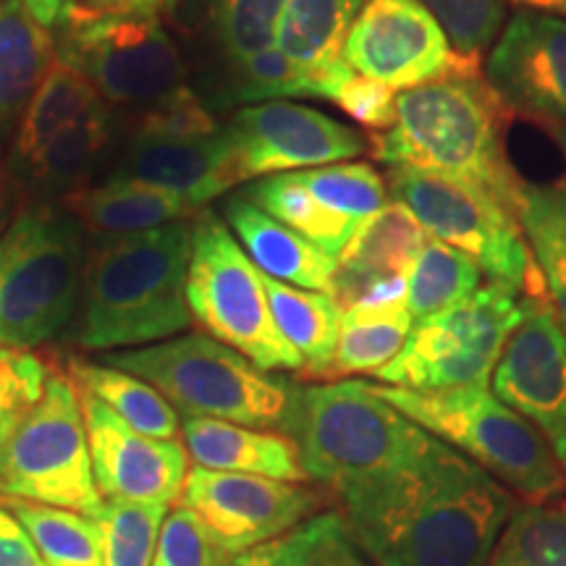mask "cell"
I'll use <instances>...</instances> for the list:
<instances>
[{
  "mask_svg": "<svg viewBox=\"0 0 566 566\" xmlns=\"http://www.w3.org/2000/svg\"><path fill=\"white\" fill-rule=\"evenodd\" d=\"M342 504L354 548L378 566H485L514 514L512 493L436 436Z\"/></svg>",
  "mask_w": 566,
  "mask_h": 566,
  "instance_id": "6da1fadb",
  "label": "cell"
},
{
  "mask_svg": "<svg viewBox=\"0 0 566 566\" xmlns=\"http://www.w3.org/2000/svg\"><path fill=\"white\" fill-rule=\"evenodd\" d=\"M509 111L483 76H449L399 92L391 129L367 139L388 168L472 184L514 210L525 179L506 160Z\"/></svg>",
  "mask_w": 566,
  "mask_h": 566,
  "instance_id": "7a4b0ae2",
  "label": "cell"
},
{
  "mask_svg": "<svg viewBox=\"0 0 566 566\" xmlns=\"http://www.w3.org/2000/svg\"><path fill=\"white\" fill-rule=\"evenodd\" d=\"M192 242L195 226L179 221L103 244L84 273L76 342L84 349H139L187 331Z\"/></svg>",
  "mask_w": 566,
  "mask_h": 566,
  "instance_id": "3957f363",
  "label": "cell"
},
{
  "mask_svg": "<svg viewBox=\"0 0 566 566\" xmlns=\"http://www.w3.org/2000/svg\"><path fill=\"white\" fill-rule=\"evenodd\" d=\"M103 365L145 380L184 417H208L292 436L302 386L268 373L205 334L105 354Z\"/></svg>",
  "mask_w": 566,
  "mask_h": 566,
  "instance_id": "277c9868",
  "label": "cell"
},
{
  "mask_svg": "<svg viewBox=\"0 0 566 566\" xmlns=\"http://www.w3.org/2000/svg\"><path fill=\"white\" fill-rule=\"evenodd\" d=\"M289 438L307 478L346 499L412 462L430 433L380 399L373 384L336 380L302 388Z\"/></svg>",
  "mask_w": 566,
  "mask_h": 566,
  "instance_id": "5b68a950",
  "label": "cell"
},
{
  "mask_svg": "<svg viewBox=\"0 0 566 566\" xmlns=\"http://www.w3.org/2000/svg\"><path fill=\"white\" fill-rule=\"evenodd\" d=\"M373 388L394 409L438 441L449 443L514 493L533 501H548L566 491V472L546 438L493 391H488V386L451 391Z\"/></svg>",
  "mask_w": 566,
  "mask_h": 566,
  "instance_id": "8992f818",
  "label": "cell"
},
{
  "mask_svg": "<svg viewBox=\"0 0 566 566\" xmlns=\"http://www.w3.org/2000/svg\"><path fill=\"white\" fill-rule=\"evenodd\" d=\"M82 226L59 208H32L0 237V346L30 352L74 315L87 273Z\"/></svg>",
  "mask_w": 566,
  "mask_h": 566,
  "instance_id": "52a82bcc",
  "label": "cell"
},
{
  "mask_svg": "<svg viewBox=\"0 0 566 566\" xmlns=\"http://www.w3.org/2000/svg\"><path fill=\"white\" fill-rule=\"evenodd\" d=\"M386 187L388 197L405 205L428 237L475 260L480 271L527 300H546V283L525 231L499 197L472 184L399 166L388 168Z\"/></svg>",
  "mask_w": 566,
  "mask_h": 566,
  "instance_id": "ba28073f",
  "label": "cell"
},
{
  "mask_svg": "<svg viewBox=\"0 0 566 566\" xmlns=\"http://www.w3.org/2000/svg\"><path fill=\"white\" fill-rule=\"evenodd\" d=\"M187 304L197 321L250 363L275 370H302V357L275 328L263 273L247 258L229 226L212 212L195 223L192 260L187 275Z\"/></svg>",
  "mask_w": 566,
  "mask_h": 566,
  "instance_id": "9c48e42d",
  "label": "cell"
},
{
  "mask_svg": "<svg viewBox=\"0 0 566 566\" xmlns=\"http://www.w3.org/2000/svg\"><path fill=\"white\" fill-rule=\"evenodd\" d=\"M0 501H30L87 516L103 506L80 388L69 375L51 373L42 399L0 449Z\"/></svg>",
  "mask_w": 566,
  "mask_h": 566,
  "instance_id": "30bf717a",
  "label": "cell"
},
{
  "mask_svg": "<svg viewBox=\"0 0 566 566\" xmlns=\"http://www.w3.org/2000/svg\"><path fill=\"white\" fill-rule=\"evenodd\" d=\"M525 313V296L491 281L454 307L422 317L405 349L375 378L412 391L485 386Z\"/></svg>",
  "mask_w": 566,
  "mask_h": 566,
  "instance_id": "8fae6325",
  "label": "cell"
},
{
  "mask_svg": "<svg viewBox=\"0 0 566 566\" xmlns=\"http://www.w3.org/2000/svg\"><path fill=\"white\" fill-rule=\"evenodd\" d=\"M59 24L61 61L80 71L103 103L150 108L187 87L181 53L160 19L71 6Z\"/></svg>",
  "mask_w": 566,
  "mask_h": 566,
  "instance_id": "7c38bea8",
  "label": "cell"
},
{
  "mask_svg": "<svg viewBox=\"0 0 566 566\" xmlns=\"http://www.w3.org/2000/svg\"><path fill=\"white\" fill-rule=\"evenodd\" d=\"M342 59L354 74L394 92L449 76H480V63L459 59L420 0H367L346 34Z\"/></svg>",
  "mask_w": 566,
  "mask_h": 566,
  "instance_id": "4fadbf2b",
  "label": "cell"
},
{
  "mask_svg": "<svg viewBox=\"0 0 566 566\" xmlns=\"http://www.w3.org/2000/svg\"><path fill=\"white\" fill-rule=\"evenodd\" d=\"M237 160V181L307 171L359 158L370 139L325 113L286 101L242 108L223 126Z\"/></svg>",
  "mask_w": 566,
  "mask_h": 566,
  "instance_id": "5bb4252c",
  "label": "cell"
},
{
  "mask_svg": "<svg viewBox=\"0 0 566 566\" xmlns=\"http://www.w3.org/2000/svg\"><path fill=\"white\" fill-rule=\"evenodd\" d=\"M181 504L200 516L226 551L239 556L315 516L321 495L302 483L192 467Z\"/></svg>",
  "mask_w": 566,
  "mask_h": 566,
  "instance_id": "9a60e30c",
  "label": "cell"
},
{
  "mask_svg": "<svg viewBox=\"0 0 566 566\" xmlns=\"http://www.w3.org/2000/svg\"><path fill=\"white\" fill-rule=\"evenodd\" d=\"M493 394L546 438L566 472V334L546 300H527L493 370Z\"/></svg>",
  "mask_w": 566,
  "mask_h": 566,
  "instance_id": "2e32d148",
  "label": "cell"
},
{
  "mask_svg": "<svg viewBox=\"0 0 566 566\" xmlns=\"http://www.w3.org/2000/svg\"><path fill=\"white\" fill-rule=\"evenodd\" d=\"M95 485L103 501L168 504L181 499L189 454L179 438L142 436L95 396L80 391Z\"/></svg>",
  "mask_w": 566,
  "mask_h": 566,
  "instance_id": "e0dca14e",
  "label": "cell"
},
{
  "mask_svg": "<svg viewBox=\"0 0 566 566\" xmlns=\"http://www.w3.org/2000/svg\"><path fill=\"white\" fill-rule=\"evenodd\" d=\"M485 76L512 111L566 126V19L516 13L488 53Z\"/></svg>",
  "mask_w": 566,
  "mask_h": 566,
  "instance_id": "ac0fdd59",
  "label": "cell"
},
{
  "mask_svg": "<svg viewBox=\"0 0 566 566\" xmlns=\"http://www.w3.org/2000/svg\"><path fill=\"white\" fill-rule=\"evenodd\" d=\"M428 231L401 202H388L359 226L336 258L331 296L344 310L405 304L407 275Z\"/></svg>",
  "mask_w": 566,
  "mask_h": 566,
  "instance_id": "d6986e66",
  "label": "cell"
},
{
  "mask_svg": "<svg viewBox=\"0 0 566 566\" xmlns=\"http://www.w3.org/2000/svg\"><path fill=\"white\" fill-rule=\"evenodd\" d=\"M116 176L150 184L200 210L237 184V160L226 129L184 139L134 134Z\"/></svg>",
  "mask_w": 566,
  "mask_h": 566,
  "instance_id": "ffe728a7",
  "label": "cell"
},
{
  "mask_svg": "<svg viewBox=\"0 0 566 566\" xmlns=\"http://www.w3.org/2000/svg\"><path fill=\"white\" fill-rule=\"evenodd\" d=\"M181 436L189 459L202 470L260 475L286 480V483L310 480L302 467L300 449L289 436L208 420V417H184Z\"/></svg>",
  "mask_w": 566,
  "mask_h": 566,
  "instance_id": "44dd1931",
  "label": "cell"
},
{
  "mask_svg": "<svg viewBox=\"0 0 566 566\" xmlns=\"http://www.w3.org/2000/svg\"><path fill=\"white\" fill-rule=\"evenodd\" d=\"M226 221L260 273L307 292L331 294L336 260L310 244L294 229L275 221L244 195L226 202Z\"/></svg>",
  "mask_w": 566,
  "mask_h": 566,
  "instance_id": "7402d4cb",
  "label": "cell"
},
{
  "mask_svg": "<svg viewBox=\"0 0 566 566\" xmlns=\"http://www.w3.org/2000/svg\"><path fill=\"white\" fill-rule=\"evenodd\" d=\"M55 63V42L21 0H0V126L24 111Z\"/></svg>",
  "mask_w": 566,
  "mask_h": 566,
  "instance_id": "603a6c76",
  "label": "cell"
},
{
  "mask_svg": "<svg viewBox=\"0 0 566 566\" xmlns=\"http://www.w3.org/2000/svg\"><path fill=\"white\" fill-rule=\"evenodd\" d=\"M265 294L271 302L275 328L286 344L302 357V370L310 375H331L342 328V307L325 292H307L292 283L275 281L263 273Z\"/></svg>",
  "mask_w": 566,
  "mask_h": 566,
  "instance_id": "cb8c5ba5",
  "label": "cell"
},
{
  "mask_svg": "<svg viewBox=\"0 0 566 566\" xmlns=\"http://www.w3.org/2000/svg\"><path fill=\"white\" fill-rule=\"evenodd\" d=\"M74 210L92 229L129 237L163 229L192 216V208L171 192L124 176H111L101 187L74 197Z\"/></svg>",
  "mask_w": 566,
  "mask_h": 566,
  "instance_id": "d4e9b609",
  "label": "cell"
},
{
  "mask_svg": "<svg viewBox=\"0 0 566 566\" xmlns=\"http://www.w3.org/2000/svg\"><path fill=\"white\" fill-rule=\"evenodd\" d=\"M537 271L546 283V302L566 334V184L525 181L514 205Z\"/></svg>",
  "mask_w": 566,
  "mask_h": 566,
  "instance_id": "484cf974",
  "label": "cell"
},
{
  "mask_svg": "<svg viewBox=\"0 0 566 566\" xmlns=\"http://www.w3.org/2000/svg\"><path fill=\"white\" fill-rule=\"evenodd\" d=\"M69 378L84 394L101 399L111 412H116L126 424L142 436L174 441L181 433L179 412L158 388L145 384L137 375H129L103 363L71 359Z\"/></svg>",
  "mask_w": 566,
  "mask_h": 566,
  "instance_id": "4316f807",
  "label": "cell"
},
{
  "mask_svg": "<svg viewBox=\"0 0 566 566\" xmlns=\"http://www.w3.org/2000/svg\"><path fill=\"white\" fill-rule=\"evenodd\" d=\"M367 0H283L275 48L304 69H331Z\"/></svg>",
  "mask_w": 566,
  "mask_h": 566,
  "instance_id": "83f0119b",
  "label": "cell"
},
{
  "mask_svg": "<svg viewBox=\"0 0 566 566\" xmlns=\"http://www.w3.org/2000/svg\"><path fill=\"white\" fill-rule=\"evenodd\" d=\"M412 328L405 304L344 310L331 375H378L399 357Z\"/></svg>",
  "mask_w": 566,
  "mask_h": 566,
  "instance_id": "f1b7e54d",
  "label": "cell"
},
{
  "mask_svg": "<svg viewBox=\"0 0 566 566\" xmlns=\"http://www.w3.org/2000/svg\"><path fill=\"white\" fill-rule=\"evenodd\" d=\"M244 197L334 260L346 250V244L363 226L323 208L294 171L265 176L252 184Z\"/></svg>",
  "mask_w": 566,
  "mask_h": 566,
  "instance_id": "f546056e",
  "label": "cell"
},
{
  "mask_svg": "<svg viewBox=\"0 0 566 566\" xmlns=\"http://www.w3.org/2000/svg\"><path fill=\"white\" fill-rule=\"evenodd\" d=\"M101 105H105L103 97L80 71L66 66L63 61H55L21 111V124L17 139H13V160L27 163L63 126Z\"/></svg>",
  "mask_w": 566,
  "mask_h": 566,
  "instance_id": "4dcf8cb0",
  "label": "cell"
},
{
  "mask_svg": "<svg viewBox=\"0 0 566 566\" xmlns=\"http://www.w3.org/2000/svg\"><path fill=\"white\" fill-rule=\"evenodd\" d=\"M349 66L338 61L336 66L315 71L304 69L292 59H286L279 48L263 51L252 59L231 63L229 95L239 103H271L279 97L315 95L331 101L338 82L349 74Z\"/></svg>",
  "mask_w": 566,
  "mask_h": 566,
  "instance_id": "1f68e13d",
  "label": "cell"
},
{
  "mask_svg": "<svg viewBox=\"0 0 566 566\" xmlns=\"http://www.w3.org/2000/svg\"><path fill=\"white\" fill-rule=\"evenodd\" d=\"M480 279H483V271L475 265V260L428 237L409 268L405 307L415 321H422L475 294Z\"/></svg>",
  "mask_w": 566,
  "mask_h": 566,
  "instance_id": "d6a6232c",
  "label": "cell"
},
{
  "mask_svg": "<svg viewBox=\"0 0 566 566\" xmlns=\"http://www.w3.org/2000/svg\"><path fill=\"white\" fill-rule=\"evenodd\" d=\"M0 506L30 533L48 566H103L101 533L92 516L30 501H0Z\"/></svg>",
  "mask_w": 566,
  "mask_h": 566,
  "instance_id": "836d02e7",
  "label": "cell"
},
{
  "mask_svg": "<svg viewBox=\"0 0 566 566\" xmlns=\"http://www.w3.org/2000/svg\"><path fill=\"white\" fill-rule=\"evenodd\" d=\"M354 551L342 512L310 516L275 541L233 556L231 566H344Z\"/></svg>",
  "mask_w": 566,
  "mask_h": 566,
  "instance_id": "e575fe53",
  "label": "cell"
},
{
  "mask_svg": "<svg viewBox=\"0 0 566 566\" xmlns=\"http://www.w3.org/2000/svg\"><path fill=\"white\" fill-rule=\"evenodd\" d=\"M485 566H566V504L516 509Z\"/></svg>",
  "mask_w": 566,
  "mask_h": 566,
  "instance_id": "d590c367",
  "label": "cell"
},
{
  "mask_svg": "<svg viewBox=\"0 0 566 566\" xmlns=\"http://www.w3.org/2000/svg\"><path fill=\"white\" fill-rule=\"evenodd\" d=\"M168 512V504L103 501L92 514L101 533L103 566H153Z\"/></svg>",
  "mask_w": 566,
  "mask_h": 566,
  "instance_id": "8d00e7d4",
  "label": "cell"
},
{
  "mask_svg": "<svg viewBox=\"0 0 566 566\" xmlns=\"http://www.w3.org/2000/svg\"><path fill=\"white\" fill-rule=\"evenodd\" d=\"M111 132V113L101 105V108L84 113L76 122L63 126L24 166L30 168L32 179L40 187L59 189L87 171L97 155L103 153V147L108 145Z\"/></svg>",
  "mask_w": 566,
  "mask_h": 566,
  "instance_id": "74e56055",
  "label": "cell"
},
{
  "mask_svg": "<svg viewBox=\"0 0 566 566\" xmlns=\"http://www.w3.org/2000/svg\"><path fill=\"white\" fill-rule=\"evenodd\" d=\"M294 174L323 208L354 223H365L391 202L386 179L370 163H331Z\"/></svg>",
  "mask_w": 566,
  "mask_h": 566,
  "instance_id": "f35d334b",
  "label": "cell"
},
{
  "mask_svg": "<svg viewBox=\"0 0 566 566\" xmlns=\"http://www.w3.org/2000/svg\"><path fill=\"white\" fill-rule=\"evenodd\" d=\"M283 0H216L212 21L231 63L271 51L279 40Z\"/></svg>",
  "mask_w": 566,
  "mask_h": 566,
  "instance_id": "ab89813d",
  "label": "cell"
},
{
  "mask_svg": "<svg viewBox=\"0 0 566 566\" xmlns=\"http://www.w3.org/2000/svg\"><path fill=\"white\" fill-rule=\"evenodd\" d=\"M433 13L459 59L480 63L504 27V0H420Z\"/></svg>",
  "mask_w": 566,
  "mask_h": 566,
  "instance_id": "60d3db41",
  "label": "cell"
},
{
  "mask_svg": "<svg viewBox=\"0 0 566 566\" xmlns=\"http://www.w3.org/2000/svg\"><path fill=\"white\" fill-rule=\"evenodd\" d=\"M48 367L32 352L0 346V449L45 394Z\"/></svg>",
  "mask_w": 566,
  "mask_h": 566,
  "instance_id": "b9f144b4",
  "label": "cell"
},
{
  "mask_svg": "<svg viewBox=\"0 0 566 566\" xmlns=\"http://www.w3.org/2000/svg\"><path fill=\"white\" fill-rule=\"evenodd\" d=\"M233 554L212 537L192 509L176 506L163 522L153 566H231Z\"/></svg>",
  "mask_w": 566,
  "mask_h": 566,
  "instance_id": "7bdbcfd3",
  "label": "cell"
},
{
  "mask_svg": "<svg viewBox=\"0 0 566 566\" xmlns=\"http://www.w3.org/2000/svg\"><path fill=\"white\" fill-rule=\"evenodd\" d=\"M221 132L212 113L205 108V103L189 87H181L163 97L160 103L145 108L137 134L145 137H208V134Z\"/></svg>",
  "mask_w": 566,
  "mask_h": 566,
  "instance_id": "ee69618b",
  "label": "cell"
},
{
  "mask_svg": "<svg viewBox=\"0 0 566 566\" xmlns=\"http://www.w3.org/2000/svg\"><path fill=\"white\" fill-rule=\"evenodd\" d=\"M331 103H336L346 116H352L373 134L388 132L396 122V92L388 90L386 84L354 74V71L338 82Z\"/></svg>",
  "mask_w": 566,
  "mask_h": 566,
  "instance_id": "f6af8a7d",
  "label": "cell"
},
{
  "mask_svg": "<svg viewBox=\"0 0 566 566\" xmlns=\"http://www.w3.org/2000/svg\"><path fill=\"white\" fill-rule=\"evenodd\" d=\"M0 566H48L30 533L6 506H0Z\"/></svg>",
  "mask_w": 566,
  "mask_h": 566,
  "instance_id": "bcb514c9",
  "label": "cell"
},
{
  "mask_svg": "<svg viewBox=\"0 0 566 566\" xmlns=\"http://www.w3.org/2000/svg\"><path fill=\"white\" fill-rule=\"evenodd\" d=\"M179 0H76L74 6L97 13H122V17H147L158 19L160 13L171 11Z\"/></svg>",
  "mask_w": 566,
  "mask_h": 566,
  "instance_id": "7dc6e473",
  "label": "cell"
},
{
  "mask_svg": "<svg viewBox=\"0 0 566 566\" xmlns=\"http://www.w3.org/2000/svg\"><path fill=\"white\" fill-rule=\"evenodd\" d=\"M21 3H24V9L30 11L42 27H48V30H51V27L59 24V21L63 19V13H66L71 6L76 3V0H21Z\"/></svg>",
  "mask_w": 566,
  "mask_h": 566,
  "instance_id": "c3c4849f",
  "label": "cell"
},
{
  "mask_svg": "<svg viewBox=\"0 0 566 566\" xmlns=\"http://www.w3.org/2000/svg\"><path fill=\"white\" fill-rule=\"evenodd\" d=\"M509 3L525 13H541V17L566 19V0H509Z\"/></svg>",
  "mask_w": 566,
  "mask_h": 566,
  "instance_id": "681fc988",
  "label": "cell"
},
{
  "mask_svg": "<svg viewBox=\"0 0 566 566\" xmlns=\"http://www.w3.org/2000/svg\"><path fill=\"white\" fill-rule=\"evenodd\" d=\"M551 132H554V137L558 139V145L564 147V155H566V126H548Z\"/></svg>",
  "mask_w": 566,
  "mask_h": 566,
  "instance_id": "f907efd6",
  "label": "cell"
},
{
  "mask_svg": "<svg viewBox=\"0 0 566 566\" xmlns=\"http://www.w3.org/2000/svg\"><path fill=\"white\" fill-rule=\"evenodd\" d=\"M344 566H367V564H363V562H359V558H357V554H352L349 558H346V564Z\"/></svg>",
  "mask_w": 566,
  "mask_h": 566,
  "instance_id": "816d5d0a",
  "label": "cell"
}]
</instances>
